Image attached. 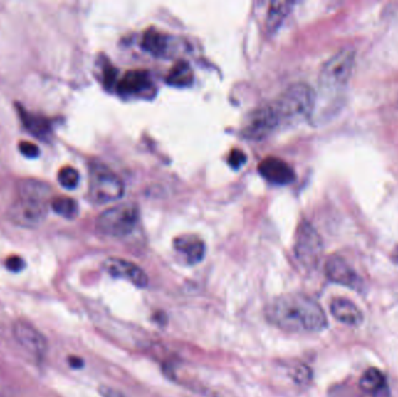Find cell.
<instances>
[{"instance_id": "1", "label": "cell", "mask_w": 398, "mask_h": 397, "mask_svg": "<svg viewBox=\"0 0 398 397\" xmlns=\"http://www.w3.org/2000/svg\"><path fill=\"white\" fill-rule=\"evenodd\" d=\"M268 322L288 332H320L328 318L318 302L305 294H283L266 307Z\"/></svg>"}, {"instance_id": "4", "label": "cell", "mask_w": 398, "mask_h": 397, "mask_svg": "<svg viewBox=\"0 0 398 397\" xmlns=\"http://www.w3.org/2000/svg\"><path fill=\"white\" fill-rule=\"evenodd\" d=\"M355 51L342 48L332 55L319 74V89L326 95H335L344 90L353 73Z\"/></svg>"}, {"instance_id": "2", "label": "cell", "mask_w": 398, "mask_h": 397, "mask_svg": "<svg viewBox=\"0 0 398 397\" xmlns=\"http://www.w3.org/2000/svg\"><path fill=\"white\" fill-rule=\"evenodd\" d=\"M47 186L38 181H25L20 188L19 198L11 205L9 217L21 228H34L47 217Z\"/></svg>"}, {"instance_id": "20", "label": "cell", "mask_w": 398, "mask_h": 397, "mask_svg": "<svg viewBox=\"0 0 398 397\" xmlns=\"http://www.w3.org/2000/svg\"><path fill=\"white\" fill-rule=\"evenodd\" d=\"M291 5L293 4L290 1H273L271 4L267 16V27L269 31L278 28L289 13Z\"/></svg>"}, {"instance_id": "31", "label": "cell", "mask_w": 398, "mask_h": 397, "mask_svg": "<svg viewBox=\"0 0 398 397\" xmlns=\"http://www.w3.org/2000/svg\"><path fill=\"white\" fill-rule=\"evenodd\" d=\"M392 260H394L396 263H398V247L394 250V253H392Z\"/></svg>"}, {"instance_id": "30", "label": "cell", "mask_w": 398, "mask_h": 397, "mask_svg": "<svg viewBox=\"0 0 398 397\" xmlns=\"http://www.w3.org/2000/svg\"><path fill=\"white\" fill-rule=\"evenodd\" d=\"M70 364L75 369H80L83 365V361L80 358H70Z\"/></svg>"}, {"instance_id": "7", "label": "cell", "mask_w": 398, "mask_h": 397, "mask_svg": "<svg viewBox=\"0 0 398 397\" xmlns=\"http://www.w3.org/2000/svg\"><path fill=\"white\" fill-rule=\"evenodd\" d=\"M323 240L309 221H302L297 228L295 239V255L304 268L313 270L322 260Z\"/></svg>"}, {"instance_id": "21", "label": "cell", "mask_w": 398, "mask_h": 397, "mask_svg": "<svg viewBox=\"0 0 398 397\" xmlns=\"http://www.w3.org/2000/svg\"><path fill=\"white\" fill-rule=\"evenodd\" d=\"M51 208L58 215L62 217L73 219L78 213V205L76 201L69 197H58L51 201Z\"/></svg>"}, {"instance_id": "17", "label": "cell", "mask_w": 398, "mask_h": 397, "mask_svg": "<svg viewBox=\"0 0 398 397\" xmlns=\"http://www.w3.org/2000/svg\"><path fill=\"white\" fill-rule=\"evenodd\" d=\"M20 117H21L23 125L33 135H36L42 140L49 138L51 128V122L47 119L43 118L41 115H32L23 109H20Z\"/></svg>"}, {"instance_id": "14", "label": "cell", "mask_w": 398, "mask_h": 397, "mask_svg": "<svg viewBox=\"0 0 398 397\" xmlns=\"http://www.w3.org/2000/svg\"><path fill=\"white\" fill-rule=\"evenodd\" d=\"M174 246L179 254L184 256L185 261L189 265L201 263L204 258L205 250H206L204 241L197 235H192V234H187V235H181L177 238L174 241Z\"/></svg>"}, {"instance_id": "5", "label": "cell", "mask_w": 398, "mask_h": 397, "mask_svg": "<svg viewBox=\"0 0 398 397\" xmlns=\"http://www.w3.org/2000/svg\"><path fill=\"white\" fill-rule=\"evenodd\" d=\"M139 217V208L133 203L115 205L99 216L97 219V230L109 237H125L133 232Z\"/></svg>"}, {"instance_id": "9", "label": "cell", "mask_w": 398, "mask_h": 397, "mask_svg": "<svg viewBox=\"0 0 398 397\" xmlns=\"http://www.w3.org/2000/svg\"><path fill=\"white\" fill-rule=\"evenodd\" d=\"M12 333L18 344L33 356L41 358L48 351L46 337L28 322L16 320L13 324Z\"/></svg>"}, {"instance_id": "28", "label": "cell", "mask_w": 398, "mask_h": 397, "mask_svg": "<svg viewBox=\"0 0 398 397\" xmlns=\"http://www.w3.org/2000/svg\"><path fill=\"white\" fill-rule=\"evenodd\" d=\"M117 80V70L112 67L106 68L104 71V83L105 87L111 88Z\"/></svg>"}, {"instance_id": "18", "label": "cell", "mask_w": 398, "mask_h": 397, "mask_svg": "<svg viewBox=\"0 0 398 397\" xmlns=\"http://www.w3.org/2000/svg\"><path fill=\"white\" fill-rule=\"evenodd\" d=\"M194 75L188 62L179 61L167 76V83L176 88L190 87L194 83Z\"/></svg>"}, {"instance_id": "13", "label": "cell", "mask_w": 398, "mask_h": 397, "mask_svg": "<svg viewBox=\"0 0 398 397\" xmlns=\"http://www.w3.org/2000/svg\"><path fill=\"white\" fill-rule=\"evenodd\" d=\"M330 310H331L332 316L339 320L340 323L346 324L350 327H357L362 323V311L348 298H335L330 305Z\"/></svg>"}, {"instance_id": "26", "label": "cell", "mask_w": 398, "mask_h": 397, "mask_svg": "<svg viewBox=\"0 0 398 397\" xmlns=\"http://www.w3.org/2000/svg\"><path fill=\"white\" fill-rule=\"evenodd\" d=\"M26 263L20 256H11L6 261V267L12 272H19L25 268Z\"/></svg>"}, {"instance_id": "24", "label": "cell", "mask_w": 398, "mask_h": 397, "mask_svg": "<svg viewBox=\"0 0 398 397\" xmlns=\"http://www.w3.org/2000/svg\"><path fill=\"white\" fill-rule=\"evenodd\" d=\"M293 378L295 379V381L298 382V383H306V382H309L310 379H311V373H310V369H308L306 366L300 365L295 369Z\"/></svg>"}, {"instance_id": "6", "label": "cell", "mask_w": 398, "mask_h": 397, "mask_svg": "<svg viewBox=\"0 0 398 397\" xmlns=\"http://www.w3.org/2000/svg\"><path fill=\"white\" fill-rule=\"evenodd\" d=\"M124 183L108 166L93 164L90 169L89 196L96 204L115 202L122 197Z\"/></svg>"}, {"instance_id": "12", "label": "cell", "mask_w": 398, "mask_h": 397, "mask_svg": "<svg viewBox=\"0 0 398 397\" xmlns=\"http://www.w3.org/2000/svg\"><path fill=\"white\" fill-rule=\"evenodd\" d=\"M258 173L269 182L286 186L295 179L293 168L278 157H267L258 164Z\"/></svg>"}, {"instance_id": "22", "label": "cell", "mask_w": 398, "mask_h": 397, "mask_svg": "<svg viewBox=\"0 0 398 397\" xmlns=\"http://www.w3.org/2000/svg\"><path fill=\"white\" fill-rule=\"evenodd\" d=\"M58 182L66 189H75L80 183V174L73 166H63L58 171Z\"/></svg>"}, {"instance_id": "15", "label": "cell", "mask_w": 398, "mask_h": 397, "mask_svg": "<svg viewBox=\"0 0 398 397\" xmlns=\"http://www.w3.org/2000/svg\"><path fill=\"white\" fill-rule=\"evenodd\" d=\"M152 85L150 75L146 70H130L117 82V91L121 95H137Z\"/></svg>"}, {"instance_id": "8", "label": "cell", "mask_w": 398, "mask_h": 397, "mask_svg": "<svg viewBox=\"0 0 398 397\" xmlns=\"http://www.w3.org/2000/svg\"><path fill=\"white\" fill-rule=\"evenodd\" d=\"M281 126L274 104L261 106L246 118L242 126V135L249 140H263Z\"/></svg>"}, {"instance_id": "19", "label": "cell", "mask_w": 398, "mask_h": 397, "mask_svg": "<svg viewBox=\"0 0 398 397\" xmlns=\"http://www.w3.org/2000/svg\"><path fill=\"white\" fill-rule=\"evenodd\" d=\"M386 384V376L383 375L382 371L377 369H367L360 379L361 389L370 394H374L375 391H379V388H382Z\"/></svg>"}, {"instance_id": "27", "label": "cell", "mask_w": 398, "mask_h": 397, "mask_svg": "<svg viewBox=\"0 0 398 397\" xmlns=\"http://www.w3.org/2000/svg\"><path fill=\"white\" fill-rule=\"evenodd\" d=\"M99 394L102 395V397H128L118 389H115L110 386H100Z\"/></svg>"}, {"instance_id": "29", "label": "cell", "mask_w": 398, "mask_h": 397, "mask_svg": "<svg viewBox=\"0 0 398 397\" xmlns=\"http://www.w3.org/2000/svg\"><path fill=\"white\" fill-rule=\"evenodd\" d=\"M374 397H390V391H389L388 383L379 388V391H375L373 394Z\"/></svg>"}, {"instance_id": "23", "label": "cell", "mask_w": 398, "mask_h": 397, "mask_svg": "<svg viewBox=\"0 0 398 397\" xmlns=\"http://www.w3.org/2000/svg\"><path fill=\"white\" fill-rule=\"evenodd\" d=\"M247 157L245 153L240 149H233L229 155V164L232 166L233 169H239L246 164Z\"/></svg>"}, {"instance_id": "16", "label": "cell", "mask_w": 398, "mask_h": 397, "mask_svg": "<svg viewBox=\"0 0 398 397\" xmlns=\"http://www.w3.org/2000/svg\"><path fill=\"white\" fill-rule=\"evenodd\" d=\"M142 48L155 56H162L169 48V38L157 29H147L142 38Z\"/></svg>"}, {"instance_id": "11", "label": "cell", "mask_w": 398, "mask_h": 397, "mask_svg": "<svg viewBox=\"0 0 398 397\" xmlns=\"http://www.w3.org/2000/svg\"><path fill=\"white\" fill-rule=\"evenodd\" d=\"M325 274L330 281L354 290H360L362 281L350 263L339 255H332L326 260Z\"/></svg>"}, {"instance_id": "25", "label": "cell", "mask_w": 398, "mask_h": 397, "mask_svg": "<svg viewBox=\"0 0 398 397\" xmlns=\"http://www.w3.org/2000/svg\"><path fill=\"white\" fill-rule=\"evenodd\" d=\"M19 151L21 152L23 155H25V157H31V159H34V157H38V154H40L38 146L32 144V142H27V141L20 142Z\"/></svg>"}, {"instance_id": "10", "label": "cell", "mask_w": 398, "mask_h": 397, "mask_svg": "<svg viewBox=\"0 0 398 397\" xmlns=\"http://www.w3.org/2000/svg\"><path fill=\"white\" fill-rule=\"evenodd\" d=\"M103 267L110 275L130 282L137 288H146L150 282L144 269H141L137 265L128 260L109 258L104 261Z\"/></svg>"}, {"instance_id": "3", "label": "cell", "mask_w": 398, "mask_h": 397, "mask_svg": "<svg viewBox=\"0 0 398 397\" xmlns=\"http://www.w3.org/2000/svg\"><path fill=\"white\" fill-rule=\"evenodd\" d=\"M315 91L308 84L296 83L288 88L274 102L281 126L296 125L309 118L315 111Z\"/></svg>"}]
</instances>
